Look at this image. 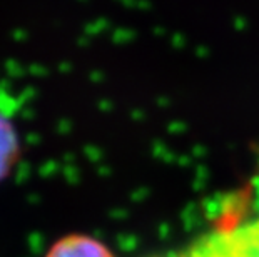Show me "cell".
Here are the masks:
<instances>
[{"mask_svg": "<svg viewBox=\"0 0 259 257\" xmlns=\"http://www.w3.org/2000/svg\"><path fill=\"white\" fill-rule=\"evenodd\" d=\"M44 257H115L106 244L87 234H67L57 239Z\"/></svg>", "mask_w": 259, "mask_h": 257, "instance_id": "obj_1", "label": "cell"}, {"mask_svg": "<svg viewBox=\"0 0 259 257\" xmlns=\"http://www.w3.org/2000/svg\"><path fill=\"white\" fill-rule=\"evenodd\" d=\"M20 156V144L14 125L0 114V182L10 176Z\"/></svg>", "mask_w": 259, "mask_h": 257, "instance_id": "obj_2", "label": "cell"}]
</instances>
